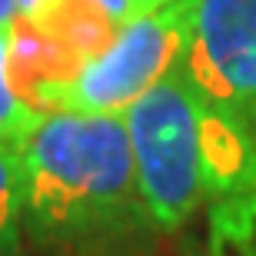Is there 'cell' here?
<instances>
[{"label":"cell","instance_id":"obj_1","mask_svg":"<svg viewBox=\"0 0 256 256\" xmlns=\"http://www.w3.org/2000/svg\"><path fill=\"white\" fill-rule=\"evenodd\" d=\"M24 236L54 256H136L156 236L124 114H44L20 143Z\"/></svg>","mask_w":256,"mask_h":256},{"label":"cell","instance_id":"obj_2","mask_svg":"<svg viewBox=\"0 0 256 256\" xmlns=\"http://www.w3.org/2000/svg\"><path fill=\"white\" fill-rule=\"evenodd\" d=\"M143 206L156 233H176L203 206L200 94L183 57L124 114Z\"/></svg>","mask_w":256,"mask_h":256},{"label":"cell","instance_id":"obj_3","mask_svg":"<svg viewBox=\"0 0 256 256\" xmlns=\"http://www.w3.org/2000/svg\"><path fill=\"white\" fill-rule=\"evenodd\" d=\"M186 47V0L136 14L100 57L86 60L66 84L44 86L34 106L44 114H126Z\"/></svg>","mask_w":256,"mask_h":256},{"label":"cell","instance_id":"obj_4","mask_svg":"<svg viewBox=\"0 0 256 256\" xmlns=\"http://www.w3.org/2000/svg\"><path fill=\"white\" fill-rule=\"evenodd\" d=\"M183 66L256 136V0H186Z\"/></svg>","mask_w":256,"mask_h":256},{"label":"cell","instance_id":"obj_5","mask_svg":"<svg viewBox=\"0 0 256 256\" xmlns=\"http://www.w3.org/2000/svg\"><path fill=\"white\" fill-rule=\"evenodd\" d=\"M80 66L84 60L34 20L17 17L10 24V84L27 104H34L44 86L74 80Z\"/></svg>","mask_w":256,"mask_h":256},{"label":"cell","instance_id":"obj_6","mask_svg":"<svg viewBox=\"0 0 256 256\" xmlns=\"http://www.w3.org/2000/svg\"><path fill=\"white\" fill-rule=\"evenodd\" d=\"M27 20L54 34L84 64L100 57L124 27L100 0H40L37 10L27 14Z\"/></svg>","mask_w":256,"mask_h":256},{"label":"cell","instance_id":"obj_7","mask_svg":"<svg viewBox=\"0 0 256 256\" xmlns=\"http://www.w3.org/2000/svg\"><path fill=\"white\" fill-rule=\"evenodd\" d=\"M0 256H27L20 143H0Z\"/></svg>","mask_w":256,"mask_h":256},{"label":"cell","instance_id":"obj_8","mask_svg":"<svg viewBox=\"0 0 256 256\" xmlns=\"http://www.w3.org/2000/svg\"><path fill=\"white\" fill-rule=\"evenodd\" d=\"M44 110L27 104L10 84V24L0 27V143H24L40 126Z\"/></svg>","mask_w":256,"mask_h":256},{"label":"cell","instance_id":"obj_9","mask_svg":"<svg viewBox=\"0 0 256 256\" xmlns=\"http://www.w3.org/2000/svg\"><path fill=\"white\" fill-rule=\"evenodd\" d=\"M206 256H256V233L253 236H210Z\"/></svg>","mask_w":256,"mask_h":256},{"label":"cell","instance_id":"obj_10","mask_svg":"<svg viewBox=\"0 0 256 256\" xmlns=\"http://www.w3.org/2000/svg\"><path fill=\"white\" fill-rule=\"evenodd\" d=\"M100 4L116 17V24H126L133 17V0H100Z\"/></svg>","mask_w":256,"mask_h":256},{"label":"cell","instance_id":"obj_11","mask_svg":"<svg viewBox=\"0 0 256 256\" xmlns=\"http://www.w3.org/2000/svg\"><path fill=\"white\" fill-rule=\"evenodd\" d=\"M17 20V0H0V27Z\"/></svg>","mask_w":256,"mask_h":256},{"label":"cell","instance_id":"obj_12","mask_svg":"<svg viewBox=\"0 0 256 256\" xmlns=\"http://www.w3.org/2000/svg\"><path fill=\"white\" fill-rule=\"evenodd\" d=\"M166 4H173V0H133V17L136 14H150L156 7H166Z\"/></svg>","mask_w":256,"mask_h":256},{"label":"cell","instance_id":"obj_13","mask_svg":"<svg viewBox=\"0 0 256 256\" xmlns=\"http://www.w3.org/2000/svg\"><path fill=\"white\" fill-rule=\"evenodd\" d=\"M40 0H17V17H27V14H34L37 10Z\"/></svg>","mask_w":256,"mask_h":256}]
</instances>
